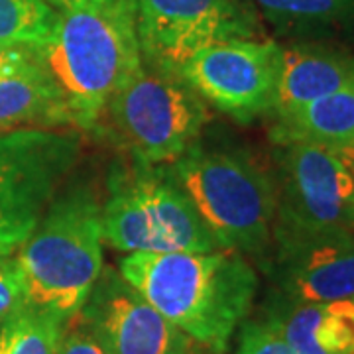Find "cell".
I'll return each mask as SVG.
<instances>
[{
  "instance_id": "cell-10",
  "label": "cell",
  "mask_w": 354,
  "mask_h": 354,
  "mask_svg": "<svg viewBox=\"0 0 354 354\" xmlns=\"http://www.w3.org/2000/svg\"><path fill=\"white\" fill-rule=\"evenodd\" d=\"M281 46L272 39H230L199 51L177 75L203 101L239 122L272 114Z\"/></svg>"
},
{
  "instance_id": "cell-22",
  "label": "cell",
  "mask_w": 354,
  "mask_h": 354,
  "mask_svg": "<svg viewBox=\"0 0 354 354\" xmlns=\"http://www.w3.org/2000/svg\"><path fill=\"white\" fill-rule=\"evenodd\" d=\"M57 354H104V351L75 319H71L59 341Z\"/></svg>"
},
{
  "instance_id": "cell-9",
  "label": "cell",
  "mask_w": 354,
  "mask_h": 354,
  "mask_svg": "<svg viewBox=\"0 0 354 354\" xmlns=\"http://www.w3.org/2000/svg\"><path fill=\"white\" fill-rule=\"evenodd\" d=\"M142 62L177 69L216 44L260 34L258 12L246 0H132Z\"/></svg>"
},
{
  "instance_id": "cell-5",
  "label": "cell",
  "mask_w": 354,
  "mask_h": 354,
  "mask_svg": "<svg viewBox=\"0 0 354 354\" xmlns=\"http://www.w3.org/2000/svg\"><path fill=\"white\" fill-rule=\"evenodd\" d=\"M104 244L118 252H211L221 248L171 164L134 160L109 179L102 201Z\"/></svg>"
},
{
  "instance_id": "cell-20",
  "label": "cell",
  "mask_w": 354,
  "mask_h": 354,
  "mask_svg": "<svg viewBox=\"0 0 354 354\" xmlns=\"http://www.w3.org/2000/svg\"><path fill=\"white\" fill-rule=\"evenodd\" d=\"M236 354H293L276 321L270 315L241 325Z\"/></svg>"
},
{
  "instance_id": "cell-11",
  "label": "cell",
  "mask_w": 354,
  "mask_h": 354,
  "mask_svg": "<svg viewBox=\"0 0 354 354\" xmlns=\"http://www.w3.org/2000/svg\"><path fill=\"white\" fill-rule=\"evenodd\" d=\"M73 319L104 354H185L199 346L111 266L102 268Z\"/></svg>"
},
{
  "instance_id": "cell-6",
  "label": "cell",
  "mask_w": 354,
  "mask_h": 354,
  "mask_svg": "<svg viewBox=\"0 0 354 354\" xmlns=\"http://www.w3.org/2000/svg\"><path fill=\"white\" fill-rule=\"evenodd\" d=\"M104 116L132 160L160 165L174 164L197 142L209 111L177 73L142 62L114 93Z\"/></svg>"
},
{
  "instance_id": "cell-23",
  "label": "cell",
  "mask_w": 354,
  "mask_h": 354,
  "mask_svg": "<svg viewBox=\"0 0 354 354\" xmlns=\"http://www.w3.org/2000/svg\"><path fill=\"white\" fill-rule=\"evenodd\" d=\"M39 59V48L0 41V77L14 73Z\"/></svg>"
},
{
  "instance_id": "cell-13",
  "label": "cell",
  "mask_w": 354,
  "mask_h": 354,
  "mask_svg": "<svg viewBox=\"0 0 354 354\" xmlns=\"http://www.w3.org/2000/svg\"><path fill=\"white\" fill-rule=\"evenodd\" d=\"M351 85H354L353 53L321 44H293L281 48L272 114L301 106Z\"/></svg>"
},
{
  "instance_id": "cell-19",
  "label": "cell",
  "mask_w": 354,
  "mask_h": 354,
  "mask_svg": "<svg viewBox=\"0 0 354 354\" xmlns=\"http://www.w3.org/2000/svg\"><path fill=\"white\" fill-rule=\"evenodd\" d=\"M55 20L57 12L46 0H0V41L41 48Z\"/></svg>"
},
{
  "instance_id": "cell-17",
  "label": "cell",
  "mask_w": 354,
  "mask_h": 354,
  "mask_svg": "<svg viewBox=\"0 0 354 354\" xmlns=\"http://www.w3.org/2000/svg\"><path fill=\"white\" fill-rule=\"evenodd\" d=\"M283 34H315L354 24V0H246Z\"/></svg>"
},
{
  "instance_id": "cell-12",
  "label": "cell",
  "mask_w": 354,
  "mask_h": 354,
  "mask_svg": "<svg viewBox=\"0 0 354 354\" xmlns=\"http://www.w3.org/2000/svg\"><path fill=\"white\" fill-rule=\"evenodd\" d=\"M264 268L281 304L354 299V234L279 242Z\"/></svg>"
},
{
  "instance_id": "cell-1",
  "label": "cell",
  "mask_w": 354,
  "mask_h": 354,
  "mask_svg": "<svg viewBox=\"0 0 354 354\" xmlns=\"http://www.w3.org/2000/svg\"><path fill=\"white\" fill-rule=\"evenodd\" d=\"M120 276L195 344L227 353L230 339L250 315L258 274L241 252H132Z\"/></svg>"
},
{
  "instance_id": "cell-21",
  "label": "cell",
  "mask_w": 354,
  "mask_h": 354,
  "mask_svg": "<svg viewBox=\"0 0 354 354\" xmlns=\"http://www.w3.org/2000/svg\"><path fill=\"white\" fill-rule=\"evenodd\" d=\"M22 301V283L14 256H0V323Z\"/></svg>"
},
{
  "instance_id": "cell-8",
  "label": "cell",
  "mask_w": 354,
  "mask_h": 354,
  "mask_svg": "<svg viewBox=\"0 0 354 354\" xmlns=\"http://www.w3.org/2000/svg\"><path fill=\"white\" fill-rule=\"evenodd\" d=\"M274 244L354 234V179L323 146L291 142L276 150Z\"/></svg>"
},
{
  "instance_id": "cell-24",
  "label": "cell",
  "mask_w": 354,
  "mask_h": 354,
  "mask_svg": "<svg viewBox=\"0 0 354 354\" xmlns=\"http://www.w3.org/2000/svg\"><path fill=\"white\" fill-rule=\"evenodd\" d=\"M55 12H67V10H75V8H83V6H91V4H99V2H106V0H46Z\"/></svg>"
},
{
  "instance_id": "cell-4",
  "label": "cell",
  "mask_w": 354,
  "mask_h": 354,
  "mask_svg": "<svg viewBox=\"0 0 354 354\" xmlns=\"http://www.w3.org/2000/svg\"><path fill=\"white\" fill-rule=\"evenodd\" d=\"M221 248L268 264L274 248L276 181L250 153L195 142L171 164Z\"/></svg>"
},
{
  "instance_id": "cell-15",
  "label": "cell",
  "mask_w": 354,
  "mask_h": 354,
  "mask_svg": "<svg viewBox=\"0 0 354 354\" xmlns=\"http://www.w3.org/2000/svg\"><path fill=\"white\" fill-rule=\"evenodd\" d=\"M73 127L64 91L41 62L0 77V130Z\"/></svg>"
},
{
  "instance_id": "cell-3",
  "label": "cell",
  "mask_w": 354,
  "mask_h": 354,
  "mask_svg": "<svg viewBox=\"0 0 354 354\" xmlns=\"http://www.w3.org/2000/svg\"><path fill=\"white\" fill-rule=\"evenodd\" d=\"M102 203L87 185L62 189L14 254L22 304L69 323L102 268Z\"/></svg>"
},
{
  "instance_id": "cell-7",
  "label": "cell",
  "mask_w": 354,
  "mask_h": 354,
  "mask_svg": "<svg viewBox=\"0 0 354 354\" xmlns=\"http://www.w3.org/2000/svg\"><path fill=\"white\" fill-rule=\"evenodd\" d=\"M75 132L0 130V256H14L38 227L81 156Z\"/></svg>"
},
{
  "instance_id": "cell-26",
  "label": "cell",
  "mask_w": 354,
  "mask_h": 354,
  "mask_svg": "<svg viewBox=\"0 0 354 354\" xmlns=\"http://www.w3.org/2000/svg\"><path fill=\"white\" fill-rule=\"evenodd\" d=\"M185 354H216V353H211V351H207V348H203V346H195V348H191L189 353Z\"/></svg>"
},
{
  "instance_id": "cell-14",
  "label": "cell",
  "mask_w": 354,
  "mask_h": 354,
  "mask_svg": "<svg viewBox=\"0 0 354 354\" xmlns=\"http://www.w3.org/2000/svg\"><path fill=\"white\" fill-rule=\"evenodd\" d=\"M268 315L293 354H354V299L281 304Z\"/></svg>"
},
{
  "instance_id": "cell-25",
  "label": "cell",
  "mask_w": 354,
  "mask_h": 354,
  "mask_svg": "<svg viewBox=\"0 0 354 354\" xmlns=\"http://www.w3.org/2000/svg\"><path fill=\"white\" fill-rule=\"evenodd\" d=\"M333 152L339 156V160H341L344 167L351 171V176L354 179V144L353 146H346V148H339V150H333Z\"/></svg>"
},
{
  "instance_id": "cell-18",
  "label": "cell",
  "mask_w": 354,
  "mask_h": 354,
  "mask_svg": "<svg viewBox=\"0 0 354 354\" xmlns=\"http://www.w3.org/2000/svg\"><path fill=\"white\" fill-rule=\"evenodd\" d=\"M67 323L20 304L0 323V354H57Z\"/></svg>"
},
{
  "instance_id": "cell-16",
  "label": "cell",
  "mask_w": 354,
  "mask_h": 354,
  "mask_svg": "<svg viewBox=\"0 0 354 354\" xmlns=\"http://www.w3.org/2000/svg\"><path fill=\"white\" fill-rule=\"evenodd\" d=\"M276 144L305 142L329 150L354 144V85L290 111L272 114Z\"/></svg>"
},
{
  "instance_id": "cell-2",
  "label": "cell",
  "mask_w": 354,
  "mask_h": 354,
  "mask_svg": "<svg viewBox=\"0 0 354 354\" xmlns=\"http://www.w3.org/2000/svg\"><path fill=\"white\" fill-rule=\"evenodd\" d=\"M41 62L64 91L71 122L95 130L113 95L142 67L132 0L57 12Z\"/></svg>"
}]
</instances>
